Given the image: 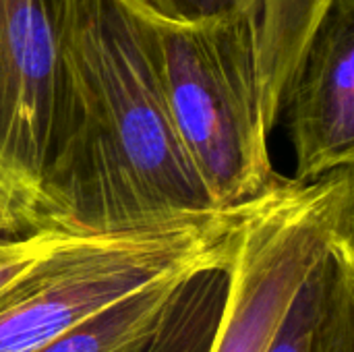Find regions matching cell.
<instances>
[{
	"instance_id": "cell-5",
	"label": "cell",
	"mask_w": 354,
	"mask_h": 352,
	"mask_svg": "<svg viewBox=\"0 0 354 352\" xmlns=\"http://www.w3.org/2000/svg\"><path fill=\"white\" fill-rule=\"evenodd\" d=\"M75 0H0V214L41 226L44 178L66 104L64 44Z\"/></svg>"
},
{
	"instance_id": "cell-6",
	"label": "cell",
	"mask_w": 354,
	"mask_h": 352,
	"mask_svg": "<svg viewBox=\"0 0 354 352\" xmlns=\"http://www.w3.org/2000/svg\"><path fill=\"white\" fill-rule=\"evenodd\" d=\"M282 114L295 149V180L353 170L354 0H334L328 8Z\"/></svg>"
},
{
	"instance_id": "cell-4",
	"label": "cell",
	"mask_w": 354,
	"mask_h": 352,
	"mask_svg": "<svg viewBox=\"0 0 354 352\" xmlns=\"http://www.w3.org/2000/svg\"><path fill=\"white\" fill-rule=\"evenodd\" d=\"M348 234H354L353 170L311 183L276 174L266 191L241 203L209 352L270 351L313 268Z\"/></svg>"
},
{
	"instance_id": "cell-9",
	"label": "cell",
	"mask_w": 354,
	"mask_h": 352,
	"mask_svg": "<svg viewBox=\"0 0 354 352\" xmlns=\"http://www.w3.org/2000/svg\"><path fill=\"white\" fill-rule=\"evenodd\" d=\"M203 274V272H201ZM185 278L153 284L83 322L39 352H131L145 344L178 301Z\"/></svg>"
},
{
	"instance_id": "cell-7",
	"label": "cell",
	"mask_w": 354,
	"mask_h": 352,
	"mask_svg": "<svg viewBox=\"0 0 354 352\" xmlns=\"http://www.w3.org/2000/svg\"><path fill=\"white\" fill-rule=\"evenodd\" d=\"M334 0H145L162 19L199 23L243 19L253 35L261 114L272 133L299 77L309 44Z\"/></svg>"
},
{
	"instance_id": "cell-10",
	"label": "cell",
	"mask_w": 354,
	"mask_h": 352,
	"mask_svg": "<svg viewBox=\"0 0 354 352\" xmlns=\"http://www.w3.org/2000/svg\"><path fill=\"white\" fill-rule=\"evenodd\" d=\"M224 309L216 282H189L160 330L137 352H209Z\"/></svg>"
},
{
	"instance_id": "cell-8",
	"label": "cell",
	"mask_w": 354,
	"mask_h": 352,
	"mask_svg": "<svg viewBox=\"0 0 354 352\" xmlns=\"http://www.w3.org/2000/svg\"><path fill=\"white\" fill-rule=\"evenodd\" d=\"M268 352H354L353 237L313 268Z\"/></svg>"
},
{
	"instance_id": "cell-3",
	"label": "cell",
	"mask_w": 354,
	"mask_h": 352,
	"mask_svg": "<svg viewBox=\"0 0 354 352\" xmlns=\"http://www.w3.org/2000/svg\"><path fill=\"white\" fill-rule=\"evenodd\" d=\"M241 205L183 214L68 251L0 297V352H39L170 278L224 270Z\"/></svg>"
},
{
	"instance_id": "cell-12",
	"label": "cell",
	"mask_w": 354,
	"mask_h": 352,
	"mask_svg": "<svg viewBox=\"0 0 354 352\" xmlns=\"http://www.w3.org/2000/svg\"><path fill=\"white\" fill-rule=\"evenodd\" d=\"M141 346H143V344H141ZM141 346H139V349H141ZM139 349H135V351H131V352H137V351H139Z\"/></svg>"
},
{
	"instance_id": "cell-11",
	"label": "cell",
	"mask_w": 354,
	"mask_h": 352,
	"mask_svg": "<svg viewBox=\"0 0 354 352\" xmlns=\"http://www.w3.org/2000/svg\"><path fill=\"white\" fill-rule=\"evenodd\" d=\"M114 232H91L46 224L0 241V297L39 272L52 259Z\"/></svg>"
},
{
	"instance_id": "cell-1",
	"label": "cell",
	"mask_w": 354,
	"mask_h": 352,
	"mask_svg": "<svg viewBox=\"0 0 354 352\" xmlns=\"http://www.w3.org/2000/svg\"><path fill=\"white\" fill-rule=\"evenodd\" d=\"M149 17L145 0H75L41 226L124 232L220 210L170 118Z\"/></svg>"
},
{
	"instance_id": "cell-2",
	"label": "cell",
	"mask_w": 354,
	"mask_h": 352,
	"mask_svg": "<svg viewBox=\"0 0 354 352\" xmlns=\"http://www.w3.org/2000/svg\"><path fill=\"white\" fill-rule=\"evenodd\" d=\"M149 19L170 118L212 203L228 210L257 197L278 172L249 25L243 19L174 23L153 10Z\"/></svg>"
}]
</instances>
